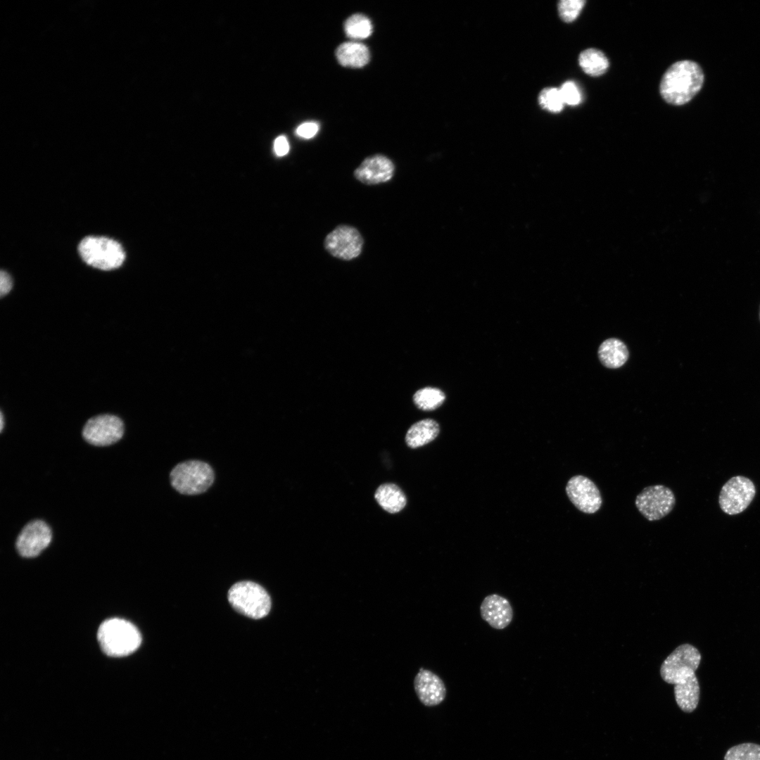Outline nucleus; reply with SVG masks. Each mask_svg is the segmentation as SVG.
I'll return each mask as SVG.
<instances>
[{"mask_svg": "<svg viewBox=\"0 0 760 760\" xmlns=\"http://www.w3.org/2000/svg\"><path fill=\"white\" fill-rule=\"evenodd\" d=\"M704 73L699 63L691 60L673 63L663 75L659 92L663 99L673 106L690 102L702 89Z\"/></svg>", "mask_w": 760, "mask_h": 760, "instance_id": "f257e3e1", "label": "nucleus"}, {"mask_svg": "<svg viewBox=\"0 0 760 760\" xmlns=\"http://www.w3.org/2000/svg\"><path fill=\"white\" fill-rule=\"evenodd\" d=\"M97 638L102 651L110 657L129 655L136 651L141 642L137 627L125 619L113 618L99 626Z\"/></svg>", "mask_w": 760, "mask_h": 760, "instance_id": "f03ea898", "label": "nucleus"}, {"mask_svg": "<svg viewBox=\"0 0 760 760\" xmlns=\"http://www.w3.org/2000/svg\"><path fill=\"white\" fill-rule=\"evenodd\" d=\"M215 473L207 462L191 460L177 464L170 473L172 488L182 495H196L205 493L213 484Z\"/></svg>", "mask_w": 760, "mask_h": 760, "instance_id": "7ed1b4c3", "label": "nucleus"}, {"mask_svg": "<svg viewBox=\"0 0 760 760\" xmlns=\"http://www.w3.org/2000/svg\"><path fill=\"white\" fill-rule=\"evenodd\" d=\"M78 251L87 264L102 270L119 267L125 258L122 246L118 241L103 236L84 238L79 244Z\"/></svg>", "mask_w": 760, "mask_h": 760, "instance_id": "20e7f679", "label": "nucleus"}, {"mask_svg": "<svg viewBox=\"0 0 760 760\" xmlns=\"http://www.w3.org/2000/svg\"><path fill=\"white\" fill-rule=\"evenodd\" d=\"M228 600L240 614L251 619H261L271 609V599L267 591L252 581H241L233 585L228 592Z\"/></svg>", "mask_w": 760, "mask_h": 760, "instance_id": "39448f33", "label": "nucleus"}, {"mask_svg": "<svg viewBox=\"0 0 760 760\" xmlns=\"http://www.w3.org/2000/svg\"><path fill=\"white\" fill-rule=\"evenodd\" d=\"M701 654L693 645L684 643L678 646L663 661L660 667L661 678L674 685L683 684L696 676Z\"/></svg>", "mask_w": 760, "mask_h": 760, "instance_id": "423d86ee", "label": "nucleus"}, {"mask_svg": "<svg viewBox=\"0 0 760 760\" xmlns=\"http://www.w3.org/2000/svg\"><path fill=\"white\" fill-rule=\"evenodd\" d=\"M635 506L648 521H657L667 516L673 509L676 498L668 487L657 484L643 488L636 496Z\"/></svg>", "mask_w": 760, "mask_h": 760, "instance_id": "0eeeda50", "label": "nucleus"}, {"mask_svg": "<svg viewBox=\"0 0 760 760\" xmlns=\"http://www.w3.org/2000/svg\"><path fill=\"white\" fill-rule=\"evenodd\" d=\"M755 494L756 488L752 480L743 476H733L721 489L719 506L728 515L737 514L747 508Z\"/></svg>", "mask_w": 760, "mask_h": 760, "instance_id": "6e6552de", "label": "nucleus"}, {"mask_svg": "<svg viewBox=\"0 0 760 760\" xmlns=\"http://www.w3.org/2000/svg\"><path fill=\"white\" fill-rule=\"evenodd\" d=\"M363 238L354 227L340 224L329 232L324 239V246L332 256L350 260L358 257L362 249Z\"/></svg>", "mask_w": 760, "mask_h": 760, "instance_id": "1a4fd4ad", "label": "nucleus"}, {"mask_svg": "<svg viewBox=\"0 0 760 760\" xmlns=\"http://www.w3.org/2000/svg\"><path fill=\"white\" fill-rule=\"evenodd\" d=\"M123 433L122 421L112 414H101L90 418L82 430L84 440L96 446L112 445L118 442Z\"/></svg>", "mask_w": 760, "mask_h": 760, "instance_id": "9d476101", "label": "nucleus"}, {"mask_svg": "<svg viewBox=\"0 0 760 760\" xmlns=\"http://www.w3.org/2000/svg\"><path fill=\"white\" fill-rule=\"evenodd\" d=\"M565 489L569 499L579 511L594 514L600 509L602 503L601 493L590 479L582 475L572 476Z\"/></svg>", "mask_w": 760, "mask_h": 760, "instance_id": "9b49d317", "label": "nucleus"}, {"mask_svg": "<svg viewBox=\"0 0 760 760\" xmlns=\"http://www.w3.org/2000/svg\"><path fill=\"white\" fill-rule=\"evenodd\" d=\"M52 533L49 525L42 520L27 523L19 533L15 543L18 553L24 557L38 556L51 541Z\"/></svg>", "mask_w": 760, "mask_h": 760, "instance_id": "f8f14e48", "label": "nucleus"}, {"mask_svg": "<svg viewBox=\"0 0 760 760\" xmlns=\"http://www.w3.org/2000/svg\"><path fill=\"white\" fill-rule=\"evenodd\" d=\"M395 166L388 157L376 154L366 158L354 171V177L360 182L374 185L386 182L393 176Z\"/></svg>", "mask_w": 760, "mask_h": 760, "instance_id": "ddd939ff", "label": "nucleus"}, {"mask_svg": "<svg viewBox=\"0 0 760 760\" xmlns=\"http://www.w3.org/2000/svg\"><path fill=\"white\" fill-rule=\"evenodd\" d=\"M414 687L419 699L425 706L438 705L446 695L443 680L433 672L423 668L414 678Z\"/></svg>", "mask_w": 760, "mask_h": 760, "instance_id": "4468645a", "label": "nucleus"}, {"mask_svg": "<svg viewBox=\"0 0 760 760\" xmlns=\"http://www.w3.org/2000/svg\"><path fill=\"white\" fill-rule=\"evenodd\" d=\"M481 618L492 628L502 630L507 627L513 619V609L509 600L498 594L487 595L480 606Z\"/></svg>", "mask_w": 760, "mask_h": 760, "instance_id": "2eb2a0df", "label": "nucleus"}, {"mask_svg": "<svg viewBox=\"0 0 760 760\" xmlns=\"http://www.w3.org/2000/svg\"><path fill=\"white\" fill-rule=\"evenodd\" d=\"M335 53L338 63L349 68H362L368 63L370 58L367 46L357 42L341 44Z\"/></svg>", "mask_w": 760, "mask_h": 760, "instance_id": "dca6fc26", "label": "nucleus"}, {"mask_svg": "<svg viewBox=\"0 0 760 760\" xmlns=\"http://www.w3.org/2000/svg\"><path fill=\"white\" fill-rule=\"evenodd\" d=\"M440 431L438 422L424 419L413 424L407 430L405 442L408 447L417 448L433 441Z\"/></svg>", "mask_w": 760, "mask_h": 760, "instance_id": "f3484780", "label": "nucleus"}, {"mask_svg": "<svg viewBox=\"0 0 760 760\" xmlns=\"http://www.w3.org/2000/svg\"><path fill=\"white\" fill-rule=\"evenodd\" d=\"M374 498L386 512L394 514L401 511L407 504V498L396 484L386 483L379 486L375 491Z\"/></svg>", "mask_w": 760, "mask_h": 760, "instance_id": "a211bd4d", "label": "nucleus"}, {"mask_svg": "<svg viewBox=\"0 0 760 760\" xmlns=\"http://www.w3.org/2000/svg\"><path fill=\"white\" fill-rule=\"evenodd\" d=\"M598 356L604 367L616 369L625 364L628 357V351L621 341L612 338L600 345Z\"/></svg>", "mask_w": 760, "mask_h": 760, "instance_id": "6ab92c4d", "label": "nucleus"}, {"mask_svg": "<svg viewBox=\"0 0 760 760\" xmlns=\"http://www.w3.org/2000/svg\"><path fill=\"white\" fill-rule=\"evenodd\" d=\"M699 684L697 676L688 682L674 685L675 699L680 709L686 713L692 712L699 700Z\"/></svg>", "mask_w": 760, "mask_h": 760, "instance_id": "aec40b11", "label": "nucleus"}, {"mask_svg": "<svg viewBox=\"0 0 760 760\" xmlns=\"http://www.w3.org/2000/svg\"><path fill=\"white\" fill-rule=\"evenodd\" d=\"M578 64L585 73L592 77L604 74L609 65L605 54L595 48L583 50L579 54Z\"/></svg>", "mask_w": 760, "mask_h": 760, "instance_id": "412c9836", "label": "nucleus"}, {"mask_svg": "<svg viewBox=\"0 0 760 760\" xmlns=\"http://www.w3.org/2000/svg\"><path fill=\"white\" fill-rule=\"evenodd\" d=\"M344 31L347 37L350 39H363L372 34V25L366 15L355 13L348 17L345 21Z\"/></svg>", "mask_w": 760, "mask_h": 760, "instance_id": "4be33fe9", "label": "nucleus"}, {"mask_svg": "<svg viewBox=\"0 0 760 760\" xmlns=\"http://www.w3.org/2000/svg\"><path fill=\"white\" fill-rule=\"evenodd\" d=\"M444 393L433 387H425L418 390L413 395L416 406L424 411H431L439 407L445 401Z\"/></svg>", "mask_w": 760, "mask_h": 760, "instance_id": "5701e85b", "label": "nucleus"}, {"mask_svg": "<svg viewBox=\"0 0 760 760\" xmlns=\"http://www.w3.org/2000/svg\"><path fill=\"white\" fill-rule=\"evenodd\" d=\"M724 760H760V745L745 742L730 747Z\"/></svg>", "mask_w": 760, "mask_h": 760, "instance_id": "b1692460", "label": "nucleus"}, {"mask_svg": "<svg viewBox=\"0 0 760 760\" xmlns=\"http://www.w3.org/2000/svg\"><path fill=\"white\" fill-rule=\"evenodd\" d=\"M538 101L543 108L552 113L560 112L564 105L559 89L554 87H548L542 90L538 97Z\"/></svg>", "mask_w": 760, "mask_h": 760, "instance_id": "393cba45", "label": "nucleus"}, {"mask_svg": "<svg viewBox=\"0 0 760 760\" xmlns=\"http://www.w3.org/2000/svg\"><path fill=\"white\" fill-rule=\"evenodd\" d=\"M586 1L584 0H562L558 3V13L566 23L575 20L579 15Z\"/></svg>", "mask_w": 760, "mask_h": 760, "instance_id": "a878e982", "label": "nucleus"}, {"mask_svg": "<svg viewBox=\"0 0 760 760\" xmlns=\"http://www.w3.org/2000/svg\"><path fill=\"white\" fill-rule=\"evenodd\" d=\"M564 103L577 106L581 101V91L575 82L567 81L559 89Z\"/></svg>", "mask_w": 760, "mask_h": 760, "instance_id": "bb28decb", "label": "nucleus"}, {"mask_svg": "<svg viewBox=\"0 0 760 760\" xmlns=\"http://www.w3.org/2000/svg\"><path fill=\"white\" fill-rule=\"evenodd\" d=\"M319 126L315 122H305L300 124L296 129V134L303 139H311L319 131Z\"/></svg>", "mask_w": 760, "mask_h": 760, "instance_id": "cd10ccee", "label": "nucleus"}, {"mask_svg": "<svg viewBox=\"0 0 760 760\" xmlns=\"http://www.w3.org/2000/svg\"><path fill=\"white\" fill-rule=\"evenodd\" d=\"M13 286V281L11 276L5 271L1 270L0 273V295L1 297H4L10 292Z\"/></svg>", "mask_w": 760, "mask_h": 760, "instance_id": "c85d7f7f", "label": "nucleus"}, {"mask_svg": "<svg viewBox=\"0 0 760 760\" xmlns=\"http://www.w3.org/2000/svg\"><path fill=\"white\" fill-rule=\"evenodd\" d=\"M274 150L277 156H284L289 151V144L284 136L278 137L274 143Z\"/></svg>", "mask_w": 760, "mask_h": 760, "instance_id": "c756f323", "label": "nucleus"}, {"mask_svg": "<svg viewBox=\"0 0 760 760\" xmlns=\"http://www.w3.org/2000/svg\"><path fill=\"white\" fill-rule=\"evenodd\" d=\"M0 419H1V420H0V422H1L0 429H1V431L3 430V428H4V415H3V413L1 412Z\"/></svg>", "mask_w": 760, "mask_h": 760, "instance_id": "7c9ffc66", "label": "nucleus"}, {"mask_svg": "<svg viewBox=\"0 0 760 760\" xmlns=\"http://www.w3.org/2000/svg\"><path fill=\"white\" fill-rule=\"evenodd\" d=\"M759 318H760V313H759Z\"/></svg>", "mask_w": 760, "mask_h": 760, "instance_id": "2f4dec72", "label": "nucleus"}]
</instances>
